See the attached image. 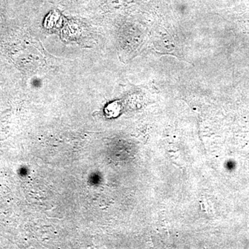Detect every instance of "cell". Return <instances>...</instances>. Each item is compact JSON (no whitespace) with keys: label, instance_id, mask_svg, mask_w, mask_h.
<instances>
[]
</instances>
